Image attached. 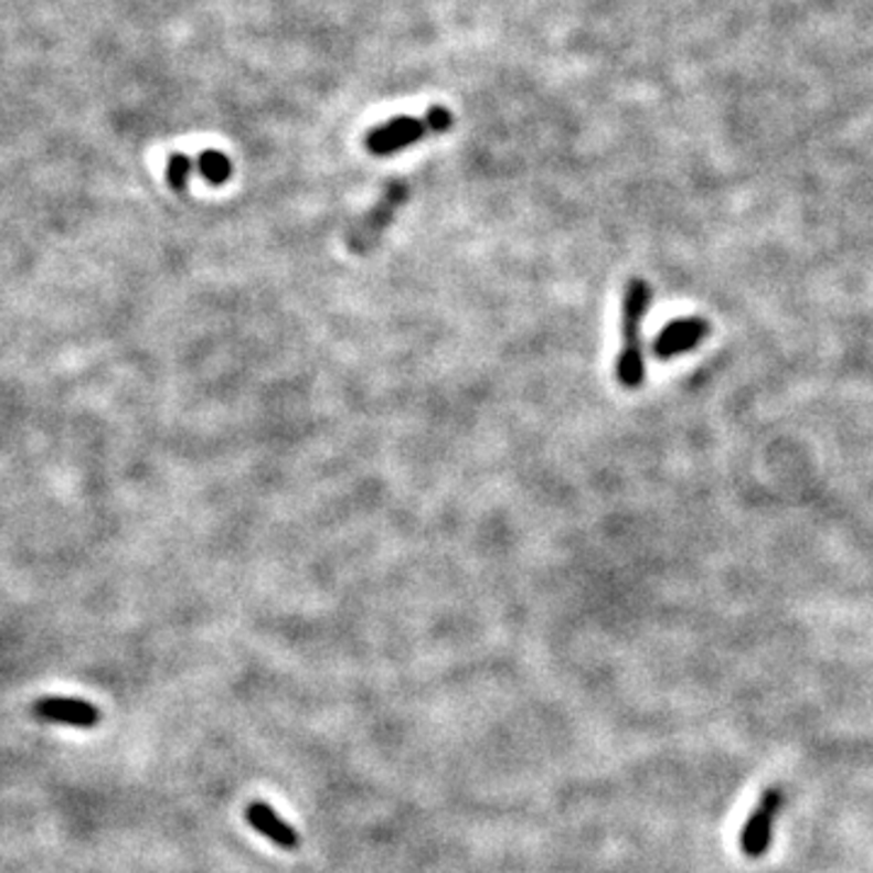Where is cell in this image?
Instances as JSON below:
<instances>
[{
    "label": "cell",
    "instance_id": "cell-4",
    "mask_svg": "<svg viewBox=\"0 0 873 873\" xmlns=\"http://www.w3.org/2000/svg\"><path fill=\"white\" fill-rule=\"evenodd\" d=\"M784 806V791L781 789H767L762 794L759 803L749 813L743 834H741V847L745 856L759 859L765 856L769 844H771V830L774 822H777L779 810Z\"/></svg>",
    "mask_w": 873,
    "mask_h": 873
},
{
    "label": "cell",
    "instance_id": "cell-8",
    "mask_svg": "<svg viewBox=\"0 0 873 873\" xmlns=\"http://www.w3.org/2000/svg\"><path fill=\"white\" fill-rule=\"evenodd\" d=\"M194 168L200 170V175L206 182H212V184H226L231 180V175H233L231 158L226 153L214 151V149L202 151L200 158L194 161Z\"/></svg>",
    "mask_w": 873,
    "mask_h": 873
},
{
    "label": "cell",
    "instance_id": "cell-3",
    "mask_svg": "<svg viewBox=\"0 0 873 873\" xmlns=\"http://www.w3.org/2000/svg\"><path fill=\"white\" fill-rule=\"evenodd\" d=\"M405 200H408V188H405V182L403 180L391 182L384 196H381V200L376 202L372 212H366V216L356 221L354 228L350 231V236H348L350 248L356 253L372 248V245L379 241L381 231L391 224L393 212H396V209Z\"/></svg>",
    "mask_w": 873,
    "mask_h": 873
},
{
    "label": "cell",
    "instance_id": "cell-6",
    "mask_svg": "<svg viewBox=\"0 0 873 873\" xmlns=\"http://www.w3.org/2000/svg\"><path fill=\"white\" fill-rule=\"evenodd\" d=\"M709 330L711 326L704 318H680V321H672L653 340V356L656 360H672V356L690 352L706 340Z\"/></svg>",
    "mask_w": 873,
    "mask_h": 873
},
{
    "label": "cell",
    "instance_id": "cell-2",
    "mask_svg": "<svg viewBox=\"0 0 873 873\" xmlns=\"http://www.w3.org/2000/svg\"><path fill=\"white\" fill-rule=\"evenodd\" d=\"M454 127V115L447 107H429L427 113L408 117L398 115L384 125L374 127L372 131H366L364 137V149L372 156H393L403 149H411V146L420 143L427 137H437V134H445Z\"/></svg>",
    "mask_w": 873,
    "mask_h": 873
},
{
    "label": "cell",
    "instance_id": "cell-5",
    "mask_svg": "<svg viewBox=\"0 0 873 873\" xmlns=\"http://www.w3.org/2000/svg\"><path fill=\"white\" fill-rule=\"evenodd\" d=\"M32 716L71 728H95L100 723V709L76 696H42L32 704Z\"/></svg>",
    "mask_w": 873,
    "mask_h": 873
},
{
    "label": "cell",
    "instance_id": "cell-9",
    "mask_svg": "<svg viewBox=\"0 0 873 873\" xmlns=\"http://www.w3.org/2000/svg\"><path fill=\"white\" fill-rule=\"evenodd\" d=\"M192 173H194V158H190L188 153H173L168 158L166 178L173 190L182 192L184 188H188V180Z\"/></svg>",
    "mask_w": 873,
    "mask_h": 873
},
{
    "label": "cell",
    "instance_id": "cell-1",
    "mask_svg": "<svg viewBox=\"0 0 873 873\" xmlns=\"http://www.w3.org/2000/svg\"><path fill=\"white\" fill-rule=\"evenodd\" d=\"M653 299V289L646 279L634 277L624 289L621 301V350L617 354V381L624 388H641L646 381L643 323Z\"/></svg>",
    "mask_w": 873,
    "mask_h": 873
},
{
    "label": "cell",
    "instance_id": "cell-7",
    "mask_svg": "<svg viewBox=\"0 0 873 873\" xmlns=\"http://www.w3.org/2000/svg\"><path fill=\"white\" fill-rule=\"evenodd\" d=\"M245 820L257 832L265 834L269 842L281 847V850H297L299 847V832L289 822L281 820L267 803H251L245 808Z\"/></svg>",
    "mask_w": 873,
    "mask_h": 873
}]
</instances>
